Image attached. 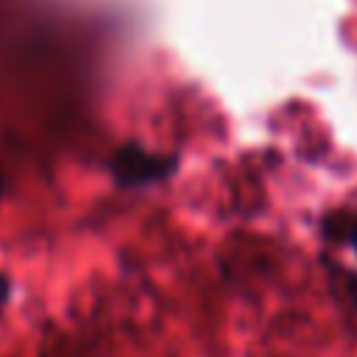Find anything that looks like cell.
<instances>
[{
	"label": "cell",
	"mask_w": 357,
	"mask_h": 357,
	"mask_svg": "<svg viewBox=\"0 0 357 357\" xmlns=\"http://www.w3.org/2000/svg\"><path fill=\"white\" fill-rule=\"evenodd\" d=\"M109 167L120 184H148L165 178L173 167V159L145 151L142 145H123L120 151H114Z\"/></svg>",
	"instance_id": "1"
}]
</instances>
